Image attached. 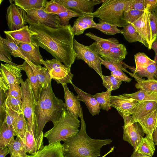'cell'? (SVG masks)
Masks as SVG:
<instances>
[{
    "instance_id": "1f68e13d",
    "label": "cell",
    "mask_w": 157,
    "mask_h": 157,
    "mask_svg": "<svg viewBox=\"0 0 157 157\" xmlns=\"http://www.w3.org/2000/svg\"><path fill=\"white\" fill-rule=\"evenodd\" d=\"M17 134L12 127H9L4 122L0 127V148L7 147Z\"/></svg>"
},
{
    "instance_id": "d6986e66",
    "label": "cell",
    "mask_w": 157,
    "mask_h": 157,
    "mask_svg": "<svg viewBox=\"0 0 157 157\" xmlns=\"http://www.w3.org/2000/svg\"><path fill=\"white\" fill-rule=\"evenodd\" d=\"M18 46L31 62L37 65H43V59L40 52V47L35 43H21Z\"/></svg>"
},
{
    "instance_id": "b9f144b4",
    "label": "cell",
    "mask_w": 157,
    "mask_h": 157,
    "mask_svg": "<svg viewBox=\"0 0 157 157\" xmlns=\"http://www.w3.org/2000/svg\"><path fill=\"white\" fill-rule=\"evenodd\" d=\"M6 115L4 122L9 127H12L13 128L17 136L16 125L17 118L20 113L9 108L6 105Z\"/></svg>"
},
{
    "instance_id": "ffe728a7",
    "label": "cell",
    "mask_w": 157,
    "mask_h": 157,
    "mask_svg": "<svg viewBox=\"0 0 157 157\" xmlns=\"http://www.w3.org/2000/svg\"><path fill=\"white\" fill-rule=\"evenodd\" d=\"M78 94L80 101L86 104L92 116L99 114L101 109L100 105L93 95L86 93L76 86L72 82L71 83Z\"/></svg>"
},
{
    "instance_id": "4316f807",
    "label": "cell",
    "mask_w": 157,
    "mask_h": 157,
    "mask_svg": "<svg viewBox=\"0 0 157 157\" xmlns=\"http://www.w3.org/2000/svg\"><path fill=\"white\" fill-rule=\"evenodd\" d=\"M121 30L122 34L126 40L129 43H141L149 49H151L147 42L137 32L131 24L128 23Z\"/></svg>"
},
{
    "instance_id": "8d00e7d4",
    "label": "cell",
    "mask_w": 157,
    "mask_h": 157,
    "mask_svg": "<svg viewBox=\"0 0 157 157\" xmlns=\"http://www.w3.org/2000/svg\"><path fill=\"white\" fill-rule=\"evenodd\" d=\"M112 91L111 90H107L105 92L97 93L93 95L100 105L101 109L107 111L111 108L110 105V100L112 96Z\"/></svg>"
},
{
    "instance_id": "e7e4bbea",
    "label": "cell",
    "mask_w": 157,
    "mask_h": 157,
    "mask_svg": "<svg viewBox=\"0 0 157 157\" xmlns=\"http://www.w3.org/2000/svg\"><path fill=\"white\" fill-rule=\"evenodd\" d=\"M114 147H113L112 148H111L110 150L107 153H106L103 156H102L101 157H105V156H106V155H108L109 153L113 152L114 150Z\"/></svg>"
},
{
    "instance_id": "2e32d148",
    "label": "cell",
    "mask_w": 157,
    "mask_h": 157,
    "mask_svg": "<svg viewBox=\"0 0 157 157\" xmlns=\"http://www.w3.org/2000/svg\"><path fill=\"white\" fill-rule=\"evenodd\" d=\"M64 90V99L67 108V111L69 114L75 118L78 119L81 114L80 101L78 95H75L73 93L69 90L67 84L62 85Z\"/></svg>"
},
{
    "instance_id": "7bdbcfd3",
    "label": "cell",
    "mask_w": 157,
    "mask_h": 157,
    "mask_svg": "<svg viewBox=\"0 0 157 157\" xmlns=\"http://www.w3.org/2000/svg\"><path fill=\"white\" fill-rule=\"evenodd\" d=\"M103 85L107 89L111 90L118 89L122 82L118 81L113 76H103L102 79Z\"/></svg>"
},
{
    "instance_id": "d590c367",
    "label": "cell",
    "mask_w": 157,
    "mask_h": 157,
    "mask_svg": "<svg viewBox=\"0 0 157 157\" xmlns=\"http://www.w3.org/2000/svg\"><path fill=\"white\" fill-rule=\"evenodd\" d=\"M133 99L139 102L144 101H152L157 102V94L142 89L135 93L127 94Z\"/></svg>"
},
{
    "instance_id": "e575fe53",
    "label": "cell",
    "mask_w": 157,
    "mask_h": 157,
    "mask_svg": "<svg viewBox=\"0 0 157 157\" xmlns=\"http://www.w3.org/2000/svg\"><path fill=\"white\" fill-rule=\"evenodd\" d=\"M136 68L132 71L133 73L144 69L151 64L155 63L157 58L152 60L143 52H139L134 55Z\"/></svg>"
},
{
    "instance_id": "11a10c76",
    "label": "cell",
    "mask_w": 157,
    "mask_h": 157,
    "mask_svg": "<svg viewBox=\"0 0 157 157\" xmlns=\"http://www.w3.org/2000/svg\"><path fill=\"white\" fill-rule=\"evenodd\" d=\"M111 75L114 77L119 81H124L127 82H130L132 79L127 76L122 70L115 71L110 73Z\"/></svg>"
},
{
    "instance_id": "9a60e30c",
    "label": "cell",
    "mask_w": 157,
    "mask_h": 157,
    "mask_svg": "<svg viewBox=\"0 0 157 157\" xmlns=\"http://www.w3.org/2000/svg\"><path fill=\"white\" fill-rule=\"evenodd\" d=\"M131 24L140 35L147 42L151 49L152 43V33L149 12L145 10L141 17Z\"/></svg>"
},
{
    "instance_id": "6da1fadb",
    "label": "cell",
    "mask_w": 157,
    "mask_h": 157,
    "mask_svg": "<svg viewBox=\"0 0 157 157\" xmlns=\"http://www.w3.org/2000/svg\"><path fill=\"white\" fill-rule=\"evenodd\" d=\"M29 27L34 32L31 37L32 41L71 69L75 60L73 46L74 35L71 25L58 28L40 24L30 25Z\"/></svg>"
},
{
    "instance_id": "ba28073f",
    "label": "cell",
    "mask_w": 157,
    "mask_h": 157,
    "mask_svg": "<svg viewBox=\"0 0 157 157\" xmlns=\"http://www.w3.org/2000/svg\"><path fill=\"white\" fill-rule=\"evenodd\" d=\"M123 117L124 122L123 139L129 143L136 151L145 134L142 127L137 122L132 123L131 116L129 114L118 113Z\"/></svg>"
},
{
    "instance_id": "4dcf8cb0",
    "label": "cell",
    "mask_w": 157,
    "mask_h": 157,
    "mask_svg": "<svg viewBox=\"0 0 157 157\" xmlns=\"http://www.w3.org/2000/svg\"><path fill=\"white\" fill-rule=\"evenodd\" d=\"M7 147L9 149L10 157H28L25 144L17 136Z\"/></svg>"
},
{
    "instance_id": "91938a15",
    "label": "cell",
    "mask_w": 157,
    "mask_h": 157,
    "mask_svg": "<svg viewBox=\"0 0 157 157\" xmlns=\"http://www.w3.org/2000/svg\"><path fill=\"white\" fill-rule=\"evenodd\" d=\"M0 60L1 61L5 62L9 64L14 65H18L9 60L1 52H0Z\"/></svg>"
},
{
    "instance_id": "9c48e42d",
    "label": "cell",
    "mask_w": 157,
    "mask_h": 157,
    "mask_svg": "<svg viewBox=\"0 0 157 157\" xmlns=\"http://www.w3.org/2000/svg\"><path fill=\"white\" fill-rule=\"evenodd\" d=\"M42 62L48 71L52 79L56 81L58 84L62 85L72 82L74 75L71 73V69L62 63L55 58L51 60H43Z\"/></svg>"
},
{
    "instance_id": "7dc6e473",
    "label": "cell",
    "mask_w": 157,
    "mask_h": 157,
    "mask_svg": "<svg viewBox=\"0 0 157 157\" xmlns=\"http://www.w3.org/2000/svg\"><path fill=\"white\" fill-rule=\"evenodd\" d=\"M56 15L59 16L60 24L62 26H66L69 25V21L71 18L79 17L83 15L82 14L78 13L75 11L63 12Z\"/></svg>"
},
{
    "instance_id": "f6af8a7d",
    "label": "cell",
    "mask_w": 157,
    "mask_h": 157,
    "mask_svg": "<svg viewBox=\"0 0 157 157\" xmlns=\"http://www.w3.org/2000/svg\"><path fill=\"white\" fill-rule=\"evenodd\" d=\"M101 64L104 65L106 68L110 70L111 72L115 71L122 70L123 71L128 73L129 72L123 66L122 61L119 62H114L105 61L100 58Z\"/></svg>"
},
{
    "instance_id": "d6a6232c",
    "label": "cell",
    "mask_w": 157,
    "mask_h": 157,
    "mask_svg": "<svg viewBox=\"0 0 157 157\" xmlns=\"http://www.w3.org/2000/svg\"><path fill=\"white\" fill-rule=\"evenodd\" d=\"M130 75L134 77L137 82L135 86L137 89H142L157 94V80L140 78L134 73L128 72Z\"/></svg>"
},
{
    "instance_id": "cb8c5ba5",
    "label": "cell",
    "mask_w": 157,
    "mask_h": 157,
    "mask_svg": "<svg viewBox=\"0 0 157 157\" xmlns=\"http://www.w3.org/2000/svg\"><path fill=\"white\" fill-rule=\"evenodd\" d=\"M44 134L42 133L40 137L35 139L33 131L28 129L26 134L25 145L27 153L31 155L35 154L44 146Z\"/></svg>"
},
{
    "instance_id": "ab89813d",
    "label": "cell",
    "mask_w": 157,
    "mask_h": 157,
    "mask_svg": "<svg viewBox=\"0 0 157 157\" xmlns=\"http://www.w3.org/2000/svg\"><path fill=\"white\" fill-rule=\"evenodd\" d=\"M47 13L55 14L65 12H73L74 11L68 9L63 6L56 2L55 0H51L47 2L44 7Z\"/></svg>"
},
{
    "instance_id": "44dd1931",
    "label": "cell",
    "mask_w": 157,
    "mask_h": 157,
    "mask_svg": "<svg viewBox=\"0 0 157 157\" xmlns=\"http://www.w3.org/2000/svg\"><path fill=\"white\" fill-rule=\"evenodd\" d=\"M18 66L26 73L31 86L36 103L43 90L42 86L35 76L31 67L26 61H25L22 64L18 65Z\"/></svg>"
},
{
    "instance_id": "83f0119b",
    "label": "cell",
    "mask_w": 157,
    "mask_h": 157,
    "mask_svg": "<svg viewBox=\"0 0 157 157\" xmlns=\"http://www.w3.org/2000/svg\"><path fill=\"white\" fill-rule=\"evenodd\" d=\"M85 35L97 42L99 48V51L107 50L120 44L118 40L115 38L104 39L98 37L90 32L86 33Z\"/></svg>"
},
{
    "instance_id": "3957f363",
    "label": "cell",
    "mask_w": 157,
    "mask_h": 157,
    "mask_svg": "<svg viewBox=\"0 0 157 157\" xmlns=\"http://www.w3.org/2000/svg\"><path fill=\"white\" fill-rule=\"evenodd\" d=\"M66 110L67 108L65 103L55 96L51 82L47 88L43 89L36 104L34 110L36 124L35 139L38 138L43 133V129L47 123L52 121L55 125Z\"/></svg>"
},
{
    "instance_id": "94428289",
    "label": "cell",
    "mask_w": 157,
    "mask_h": 157,
    "mask_svg": "<svg viewBox=\"0 0 157 157\" xmlns=\"http://www.w3.org/2000/svg\"><path fill=\"white\" fill-rule=\"evenodd\" d=\"M151 49L154 51L155 53V56L157 57V38L152 43Z\"/></svg>"
},
{
    "instance_id": "8fae6325",
    "label": "cell",
    "mask_w": 157,
    "mask_h": 157,
    "mask_svg": "<svg viewBox=\"0 0 157 157\" xmlns=\"http://www.w3.org/2000/svg\"><path fill=\"white\" fill-rule=\"evenodd\" d=\"M6 18L10 31L20 29L27 23L26 11L14 3L10 4L7 8Z\"/></svg>"
},
{
    "instance_id": "5bb4252c",
    "label": "cell",
    "mask_w": 157,
    "mask_h": 157,
    "mask_svg": "<svg viewBox=\"0 0 157 157\" xmlns=\"http://www.w3.org/2000/svg\"><path fill=\"white\" fill-rule=\"evenodd\" d=\"M21 71L18 65H14L1 63L0 79L6 82L10 88L13 85L16 83L20 84L23 81Z\"/></svg>"
},
{
    "instance_id": "d4e9b609",
    "label": "cell",
    "mask_w": 157,
    "mask_h": 157,
    "mask_svg": "<svg viewBox=\"0 0 157 157\" xmlns=\"http://www.w3.org/2000/svg\"><path fill=\"white\" fill-rule=\"evenodd\" d=\"M136 122L141 126L146 135L152 136L157 127V109L139 118Z\"/></svg>"
},
{
    "instance_id": "bcb514c9",
    "label": "cell",
    "mask_w": 157,
    "mask_h": 157,
    "mask_svg": "<svg viewBox=\"0 0 157 157\" xmlns=\"http://www.w3.org/2000/svg\"><path fill=\"white\" fill-rule=\"evenodd\" d=\"M144 11L132 10L125 11L124 20L128 23L132 24L139 19Z\"/></svg>"
},
{
    "instance_id": "277c9868",
    "label": "cell",
    "mask_w": 157,
    "mask_h": 157,
    "mask_svg": "<svg viewBox=\"0 0 157 157\" xmlns=\"http://www.w3.org/2000/svg\"><path fill=\"white\" fill-rule=\"evenodd\" d=\"M128 0H104L96 11L83 13L98 18L99 23L105 22L119 27L128 23L124 20L125 8Z\"/></svg>"
},
{
    "instance_id": "ac0fdd59",
    "label": "cell",
    "mask_w": 157,
    "mask_h": 157,
    "mask_svg": "<svg viewBox=\"0 0 157 157\" xmlns=\"http://www.w3.org/2000/svg\"><path fill=\"white\" fill-rule=\"evenodd\" d=\"M99 53L103 60L114 62L122 61L128 54L125 46L122 44H120L106 51H99Z\"/></svg>"
},
{
    "instance_id": "74e56055",
    "label": "cell",
    "mask_w": 157,
    "mask_h": 157,
    "mask_svg": "<svg viewBox=\"0 0 157 157\" xmlns=\"http://www.w3.org/2000/svg\"><path fill=\"white\" fill-rule=\"evenodd\" d=\"M17 136L25 144L26 134L28 128V124L23 113L19 114L16 125Z\"/></svg>"
},
{
    "instance_id": "f546056e",
    "label": "cell",
    "mask_w": 157,
    "mask_h": 157,
    "mask_svg": "<svg viewBox=\"0 0 157 157\" xmlns=\"http://www.w3.org/2000/svg\"><path fill=\"white\" fill-rule=\"evenodd\" d=\"M155 151V147L152 136L146 135L145 137L142 139L136 151L145 156L152 157Z\"/></svg>"
},
{
    "instance_id": "836d02e7",
    "label": "cell",
    "mask_w": 157,
    "mask_h": 157,
    "mask_svg": "<svg viewBox=\"0 0 157 157\" xmlns=\"http://www.w3.org/2000/svg\"><path fill=\"white\" fill-rule=\"evenodd\" d=\"M48 2L46 0H16L14 4L25 11L40 9L44 8Z\"/></svg>"
},
{
    "instance_id": "7402d4cb",
    "label": "cell",
    "mask_w": 157,
    "mask_h": 157,
    "mask_svg": "<svg viewBox=\"0 0 157 157\" xmlns=\"http://www.w3.org/2000/svg\"><path fill=\"white\" fill-rule=\"evenodd\" d=\"M28 157H65L63 153V145L60 142L44 146L35 154Z\"/></svg>"
},
{
    "instance_id": "ee69618b",
    "label": "cell",
    "mask_w": 157,
    "mask_h": 157,
    "mask_svg": "<svg viewBox=\"0 0 157 157\" xmlns=\"http://www.w3.org/2000/svg\"><path fill=\"white\" fill-rule=\"evenodd\" d=\"M6 105L9 108L19 113H23L21 108V100L12 96L6 97Z\"/></svg>"
},
{
    "instance_id": "603a6c76",
    "label": "cell",
    "mask_w": 157,
    "mask_h": 157,
    "mask_svg": "<svg viewBox=\"0 0 157 157\" xmlns=\"http://www.w3.org/2000/svg\"><path fill=\"white\" fill-rule=\"evenodd\" d=\"M157 109V102L152 101L139 102L131 116L132 123L136 122L140 118Z\"/></svg>"
},
{
    "instance_id": "03108f58",
    "label": "cell",
    "mask_w": 157,
    "mask_h": 157,
    "mask_svg": "<svg viewBox=\"0 0 157 157\" xmlns=\"http://www.w3.org/2000/svg\"><path fill=\"white\" fill-rule=\"evenodd\" d=\"M155 77H156V78H157V76H155Z\"/></svg>"
},
{
    "instance_id": "484cf974",
    "label": "cell",
    "mask_w": 157,
    "mask_h": 157,
    "mask_svg": "<svg viewBox=\"0 0 157 157\" xmlns=\"http://www.w3.org/2000/svg\"><path fill=\"white\" fill-rule=\"evenodd\" d=\"M43 89L47 88L52 81V78L48 70L41 65H36L30 62L29 64Z\"/></svg>"
},
{
    "instance_id": "6125c7cd",
    "label": "cell",
    "mask_w": 157,
    "mask_h": 157,
    "mask_svg": "<svg viewBox=\"0 0 157 157\" xmlns=\"http://www.w3.org/2000/svg\"><path fill=\"white\" fill-rule=\"evenodd\" d=\"M152 136L155 145H157V127L153 132Z\"/></svg>"
},
{
    "instance_id": "5b68a950",
    "label": "cell",
    "mask_w": 157,
    "mask_h": 157,
    "mask_svg": "<svg viewBox=\"0 0 157 157\" xmlns=\"http://www.w3.org/2000/svg\"><path fill=\"white\" fill-rule=\"evenodd\" d=\"M80 121L65 111L59 120L51 129L44 134L51 145L63 141L79 131Z\"/></svg>"
},
{
    "instance_id": "6f0895ef",
    "label": "cell",
    "mask_w": 157,
    "mask_h": 157,
    "mask_svg": "<svg viewBox=\"0 0 157 157\" xmlns=\"http://www.w3.org/2000/svg\"><path fill=\"white\" fill-rule=\"evenodd\" d=\"M0 52L3 54L6 58L12 61V59L11 55L5 49L1 43H0Z\"/></svg>"
},
{
    "instance_id": "db71d44e",
    "label": "cell",
    "mask_w": 157,
    "mask_h": 157,
    "mask_svg": "<svg viewBox=\"0 0 157 157\" xmlns=\"http://www.w3.org/2000/svg\"><path fill=\"white\" fill-rule=\"evenodd\" d=\"M94 17L89 15H83L78 17L76 20L88 25L90 28L96 26V23L93 20Z\"/></svg>"
},
{
    "instance_id": "60d3db41",
    "label": "cell",
    "mask_w": 157,
    "mask_h": 157,
    "mask_svg": "<svg viewBox=\"0 0 157 157\" xmlns=\"http://www.w3.org/2000/svg\"><path fill=\"white\" fill-rule=\"evenodd\" d=\"M117 27L108 23L101 22L96 23V26L92 28L100 30L106 35H113L117 33H121V30Z\"/></svg>"
},
{
    "instance_id": "30bf717a",
    "label": "cell",
    "mask_w": 157,
    "mask_h": 157,
    "mask_svg": "<svg viewBox=\"0 0 157 157\" xmlns=\"http://www.w3.org/2000/svg\"><path fill=\"white\" fill-rule=\"evenodd\" d=\"M25 11L27 13V23L29 25L40 24L54 28L62 26L60 24L59 16L56 14L47 12L44 8Z\"/></svg>"
},
{
    "instance_id": "f1b7e54d",
    "label": "cell",
    "mask_w": 157,
    "mask_h": 157,
    "mask_svg": "<svg viewBox=\"0 0 157 157\" xmlns=\"http://www.w3.org/2000/svg\"><path fill=\"white\" fill-rule=\"evenodd\" d=\"M0 43L3 47L9 52L11 55L14 57L22 58L29 64L30 61L26 56L22 52L18 46L7 39L2 38L0 36Z\"/></svg>"
},
{
    "instance_id": "e0dca14e",
    "label": "cell",
    "mask_w": 157,
    "mask_h": 157,
    "mask_svg": "<svg viewBox=\"0 0 157 157\" xmlns=\"http://www.w3.org/2000/svg\"><path fill=\"white\" fill-rule=\"evenodd\" d=\"M6 39L17 45L21 43H32L31 37L34 32L32 31L28 25L17 30L4 31Z\"/></svg>"
},
{
    "instance_id": "f35d334b",
    "label": "cell",
    "mask_w": 157,
    "mask_h": 157,
    "mask_svg": "<svg viewBox=\"0 0 157 157\" xmlns=\"http://www.w3.org/2000/svg\"><path fill=\"white\" fill-rule=\"evenodd\" d=\"M134 74L140 78L146 77L148 79H155L154 76H157V60L155 63L151 64L146 68Z\"/></svg>"
},
{
    "instance_id": "680465c9",
    "label": "cell",
    "mask_w": 157,
    "mask_h": 157,
    "mask_svg": "<svg viewBox=\"0 0 157 157\" xmlns=\"http://www.w3.org/2000/svg\"><path fill=\"white\" fill-rule=\"evenodd\" d=\"M9 153V149L7 147L0 148V157H5L6 155Z\"/></svg>"
},
{
    "instance_id": "4fadbf2b",
    "label": "cell",
    "mask_w": 157,
    "mask_h": 157,
    "mask_svg": "<svg viewBox=\"0 0 157 157\" xmlns=\"http://www.w3.org/2000/svg\"><path fill=\"white\" fill-rule=\"evenodd\" d=\"M110 106L115 108L118 112L132 115L139 102L129 97L126 94L111 96L110 98Z\"/></svg>"
},
{
    "instance_id": "7c38bea8",
    "label": "cell",
    "mask_w": 157,
    "mask_h": 157,
    "mask_svg": "<svg viewBox=\"0 0 157 157\" xmlns=\"http://www.w3.org/2000/svg\"><path fill=\"white\" fill-rule=\"evenodd\" d=\"M68 9L80 14L93 13L94 6L103 2V0H55ZM83 15V14H82Z\"/></svg>"
},
{
    "instance_id": "8992f818",
    "label": "cell",
    "mask_w": 157,
    "mask_h": 157,
    "mask_svg": "<svg viewBox=\"0 0 157 157\" xmlns=\"http://www.w3.org/2000/svg\"><path fill=\"white\" fill-rule=\"evenodd\" d=\"M73 46L75 60H82L91 68L94 70L103 78L99 48L95 41L91 45L86 46L82 44L74 39Z\"/></svg>"
},
{
    "instance_id": "816d5d0a",
    "label": "cell",
    "mask_w": 157,
    "mask_h": 157,
    "mask_svg": "<svg viewBox=\"0 0 157 157\" xmlns=\"http://www.w3.org/2000/svg\"><path fill=\"white\" fill-rule=\"evenodd\" d=\"M5 94L6 97L12 96L17 98L21 99L22 91L20 84L16 83L12 86Z\"/></svg>"
},
{
    "instance_id": "be15d7a7",
    "label": "cell",
    "mask_w": 157,
    "mask_h": 157,
    "mask_svg": "<svg viewBox=\"0 0 157 157\" xmlns=\"http://www.w3.org/2000/svg\"><path fill=\"white\" fill-rule=\"evenodd\" d=\"M131 157H148L146 156L143 154L138 152L136 151H134L132 153Z\"/></svg>"
},
{
    "instance_id": "f907efd6",
    "label": "cell",
    "mask_w": 157,
    "mask_h": 157,
    "mask_svg": "<svg viewBox=\"0 0 157 157\" xmlns=\"http://www.w3.org/2000/svg\"><path fill=\"white\" fill-rule=\"evenodd\" d=\"M149 13L152 43L157 38V13L154 11Z\"/></svg>"
},
{
    "instance_id": "681fc988",
    "label": "cell",
    "mask_w": 157,
    "mask_h": 157,
    "mask_svg": "<svg viewBox=\"0 0 157 157\" xmlns=\"http://www.w3.org/2000/svg\"><path fill=\"white\" fill-rule=\"evenodd\" d=\"M6 99L5 94L3 91L0 90V127L4 122L6 116Z\"/></svg>"
},
{
    "instance_id": "c3c4849f",
    "label": "cell",
    "mask_w": 157,
    "mask_h": 157,
    "mask_svg": "<svg viewBox=\"0 0 157 157\" xmlns=\"http://www.w3.org/2000/svg\"><path fill=\"white\" fill-rule=\"evenodd\" d=\"M132 10L144 11V0H128L125 6V11Z\"/></svg>"
},
{
    "instance_id": "7a4b0ae2",
    "label": "cell",
    "mask_w": 157,
    "mask_h": 157,
    "mask_svg": "<svg viewBox=\"0 0 157 157\" xmlns=\"http://www.w3.org/2000/svg\"><path fill=\"white\" fill-rule=\"evenodd\" d=\"M80 117L81 127L79 132L63 140V153L65 157H97L101 155V149L110 144L111 139L100 140L91 138L87 134L86 124L81 108Z\"/></svg>"
},
{
    "instance_id": "52a82bcc",
    "label": "cell",
    "mask_w": 157,
    "mask_h": 157,
    "mask_svg": "<svg viewBox=\"0 0 157 157\" xmlns=\"http://www.w3.org/2000/svg\"><path fill=\"white\" fill-rule=\"evenodd\" d=\"M21 84L22 110L27 122L28 129L33 131L35 137L36 124L34 110L36 102L34 94L28 78L25 81H23Z\"/></svg>"
},
{
    "instance_id": "f5cc1de1",
    "label": "cell",
    "mask_w": 157,
    "mask_h": 157,
    "mask_svg": "<svg viewBox=\"0 0 157 157\" xmlns=\"http://www.w3.org/2000/svg\"><path fill=\"white\" fill-rule=\"evenodd\" d=\"M88 28L90 27L88 25L76 20L72 27V31L74 36H79L82 34L84 31Z\"/></svg>"
},
{
    "instance_id": "9f6ffc18",
    "label": "cell",
    "mask_w": 157,
    "mask_h": 157,
    "mask_svg": "<svg viewBox=\"0 0 157 157\" xmlns=\"http://www.w3.org/2000/svg\"><path fill=\"white\" fill-rule=\"evenodd\" d=\"M145 9L149 13L154 11L157 13V0H144Z\"/></svg>"
}]
</instances>
